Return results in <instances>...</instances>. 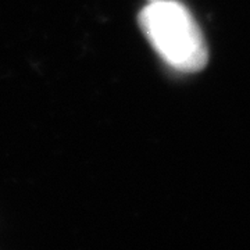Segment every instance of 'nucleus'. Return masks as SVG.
I'll use <instances>...</instances> for the list:
<instances>
[{"instance_id":"obj_2","label":"nucleus","mask_w":250,"mask_h":250,"mask_svg":"<svg viewBox=\"0 0 250 250\" xmlns=\"http://www.w3.org/2000/svg\"><path fill=\"white\" fill-rule=\"evenodd\" d=\"M149 1H154V0H149Z\"/></svg>"},{"instance_id":"obj_1","label":"nucleus","mask_w":250,"mask_h":250,"mask_svg":"<svg viewBox=\"0 0 250 250\" xmlns=\"http://www.w3.org/2000/svg\"><path fill=\"white\" fill-rule=\"evenodd\" d=\"M139 24L154 50L172 68L200 71L208 60L205 38L189 10L175 0H154L139 14Z\"/></svg>"}]
</instances>
